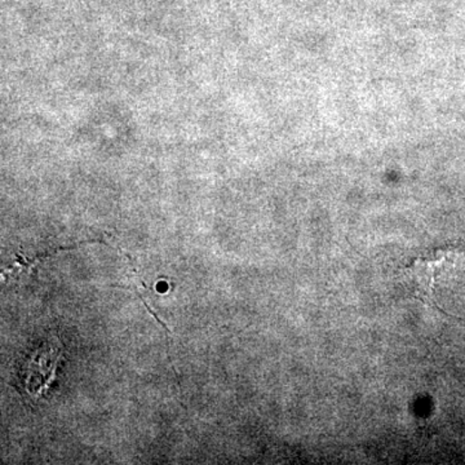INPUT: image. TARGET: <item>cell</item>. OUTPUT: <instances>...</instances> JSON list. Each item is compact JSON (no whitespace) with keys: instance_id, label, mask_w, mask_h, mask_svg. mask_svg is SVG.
Here are the masks:
<instances>
[{"instance_id":"6da1fadb","label":"cell","mask_w":465,"mask_h":465,"mask_svg":"<svg viewBox=\"0 0 465 465\" xmlns=\"http://www.w3.org/2000/svg\"><path fill=\"white\" fill-rule=\"evenodd\" d=\"M57 344L43 345L42 349L36 351L35 356L25 362L23 369L24 385L30 396L38 397L54 381V370L61 356V345Z\"/></svg>"}]
</instances>
